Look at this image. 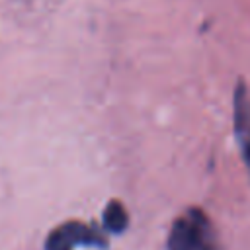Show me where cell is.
<instances>
[{
  "label": "cell",
  "mask_w": 250,
  "mask_h": 250,
  "mask_svg": "<svg viewBox=\"0 0 250 250\" xmlns=\"http://www.w3.org/2000/svg\"><path fill=\"white\" fill-rule=\"evenodd\" d=\"M168 250H215L213 229L201 209L176 219L168 234Z\"/></svg>",
  "instance_id": "1"
},
{
  "label": "cell",
  "mask_w": 250,
  "mask_h": 250,
  "mask_svg": "<svg viewBox=\"0 0 250 250\" xmlns=\"http://www.w3.org/2000/svg\"><path fill=\"white\" fill-rule=\"evenodd\" d=\"M105 236L96 225H84L78 221L62 223L53 229L45 240V250H74L76 246H105Z\"/></svg>",
  "instance_id": "2"
},
{
  "label": "cell",
  "mask_w": 250,
  "mask_h": 250,
  "mask_svg": "<svg viewBox=\"0 0 250 250\" xmlns=\"http://www.w3.org/2000/svg\"><path fill=\"white\" fill-rule=\"evenodd\" d=\"M234 135L242 152V160L250 172V92L244 80L234 88Z\"/></svg>",
  "instance_id": "3"
},
{
  "label": "cell",
  "mask_w": 250,
  "mask_h": 250,
  "mask_svg": "<svg viewBox=\"0 0 250 250\" xmlns=\"http://www.w3.org/2000/svg\"><path fill=\"white\" fill-rule=\"evenodd\" d=\"M129 225V215L121 201H109L104 209V229L111 232H123Z\"/></svg>",
  "instance_id": "4"
}]
</instances>
